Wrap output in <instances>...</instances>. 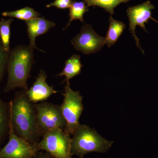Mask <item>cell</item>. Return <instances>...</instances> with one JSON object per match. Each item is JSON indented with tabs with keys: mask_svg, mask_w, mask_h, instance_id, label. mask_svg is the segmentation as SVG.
Returning <instances> with one entry per match:
<instances>
[{
	"mask_svg": "<svg viewBox=\"0 0 158 158\" xmlns=\"http://www.w3.org/2000/svg\"><path fill=\"white\" fill-rule=\"evenodd\" d=\"M9 121L15 133L32 144L39 142L41 136L37 127L35 104L29 99L26 90L19 91L9 103Z\"/></svg>",
	"mask_w": 158,
	"mask_h": 158,
	"instance_id": "6da1fadb",
	"label": "cell"
},
{
	"mask_svg": "<svg viewBox=\"0 0 158 158\" xmlns=\"http://www.w3.org/2000/svg\"><path fill=\"white\" fill-rule=\"evenodd\" d=\"M33 50L29 45H21L9 52L7 64L8 79L4 92L17 88L28 89L27 81L34 63Z\"/></svg>",
	"mask_w": 158,
	"mask_h": 158,
	"instance_id": "7a4b0ae2",
	"label": "cell"
},
{
	"mask_svg": "<svg viewBox=\"0 0 158 158\" xmlns=\"http://www.w3.org/2000/svg\"><path fill=\"white\" fill-rule=\"evenodd\" d=\"M113 144L86 125H81L71 138V153L80 158L92 152H106Z\"/></svg>",
	"mask_w": 158,
	"mask_h": 158,
	"instance_id": "3957f363",
	"label": "cell"
},
{
	"mask_svg": "<svg viewBox=\"0 0 158 158\" xmlns=\"http://www.w3.org/2000/svg\"><path fill=\"white\" fill-rule=\"evenodd\" d=\"M37 142L38 151H45L54 158H72L71 138L65 130L59 128L48 131Z\"/></svg>",
	"mask_w": 158,
	"mask_h": 158,
	"instance_id": "277c9868",
	"label": "cell"
},
{
	"mask_svg": "<svg viewBox=\"0 0 158 158\" xmlns=\"http://www.w3.org/2000/svg\"><path fill=\"white\" fill-rule=\"evenodd\" d=\"M63 102L60 106L61 112L66 122L65 131L70 135H73L78 128L79 119L84 110L83 97L78 91L70 88L69 81L66 82Z\"/></svg>",
	"mask_w": 158,
	"mask_h": 158,
	"instance_id": "5b68a950",
	"label": "cell"
},
{
	"mask_svg": "<svg viewBox=\"0 0 158 158\" xmlns=\"http://www.w3.org/2000/svg\"><path fill=\"white\" fill-rule=\"evenodd\" d=\"M37 127L40 135L49 130L59 128L65 130L66 122L59 105L43 102L35 104Z\"/></svg>",
	"mask_w": 158,
	"mask_h": 158,
	"instance_id": "8992f818",
	"label": "cell"
},
{
	"mask_svg": "<svg viewBox=\"0 0 158 158\" xmlns=\"http://www.w3.org/2000/svg\"><path fill=\"white\" fill-rule=\"evenodd\" d=\"M9 131V141L0 150V158H33L37 154V143L32 144L18 136L10 121Z\"/></svg>",
	"mask_w": 158,
	"mask_h": 158,
	"instance_id": "52a82bcc",
	"label": "cell"
},
{
	"mask_svg": "<svg viewBox=\"0 0 158 158\" xmlns=\"http://www.w3.org/2000/svg\"><path fill=\"white\" fill-rule=\"evenodd\" d=\"M71 43L77 50L89 55L100 50L106 44V38L97 34L90 25L85 24Z\"/></svg>",
	"mask_w": 158,
	"mask_h": 158,
	"instance_id": "ba28073f",
	"label": "cell"
},
{
	"mask_svg": "<svg viewBox=\"0 0 158 158\" xmlns=\"http://www.w3.org/2000/svg\"><path fill=\"white\" fill-rule=\"evenodd\" d=\"M155 8V6L150 1H148L138 6L129 7L127 10L129 20V31L135 40L137 47L141 49L143 54H144V51L141 48L139 44V40L135 34L136 27L139 26L145 32L148 33L145 27V24H148L149 19L153 20L158 23V21L152 17V11Z\"/></svg>",
	"mask_w": 158,
	"mask_h": 158,
	"instance_id": "9c48e42d",
	"label": "cell"
},
{
	"mask_svg": "<svg viewBox=\"0 0 158 158\" xmlns=\"http://www.w3.org/2000/svg\"><path fill=\"white\" fill-rule=\"evenodd\" d=\"M47 78L45 72L41 70L38 76L30 89L26 90V94L33 103L46 100L52 94L58 93L52 86H50L46 82Z\"/></svg>",
	"mask_w": 158,
	"mask_h": 158,
	"instance_id": "30bf717a",
	"label": "cell"
},
{
	"mask_svg": "<svg viewBox=\"0 0 158 158\" xmlns=\"http://www.w3.org/2000/svg\"><path fill=\"white\" fill-rule=\"evenodd\" d=\"M25 22L30 40L29 46L33 49H37L43 52L36 47L35 44L36 38L47 33L51 29L56 26V24L53 22L48 20L44 17L37 18Z\"/></svg>",
	"mask_w": 158,
	"mask_h": 158,
	"instance_id": "8fae6325",
	"label": "cell"
},
{
	"mask_svg": "<svg viewBox=\"0 0 158 158\" xmlns=\"http://www.w3.org/2000/svg\"><path fill=\"white\" fill-rule=\"evenodd\" d=\"M81 59V56L79 55H73L65 61V67L63 70L56 76L65 77L63 83H66L74 77L80 75L83 67Z\"/></svg>",
	"mask_w": 158,
	"mask_h": 158,
	"instance_id": "7c38bea8",
	"label": "cell"
},
{
	"mask_svg": "<svg viewBox=\"0 0 158 158\" xmlns=\"http://www.w3.org/2000/svg\"><path fill=\"white\" fill-rule=\"evenodd\" d=\"M109 29L106 38V44L108 47L114 45L126 28L124 23L116 20L110 16L109 19Z\"/></svg>",
	"mask_w": 158,
	"mask_h": 158,
	"instance_id": "4fadbf2b",
	"label": "cell"
},
{
	"mask_svg": "<svg viewBox=\"0 0 158 158\" xmlns=\"http://www.w3.org/2000/svg\"><path fill=\"white\" fill-rule=\"evenodd\" d=\"M88 6H86V3L84 1L77 2L73 1L71 6L69 8V21L65 29L68 28L70 26L71 23L74 20L78 19L82 23H84V15L85 13L89 11ZM64 29V30H65Z\"/></svg>",
	"mask_w": 158,
	"mask_h": 158,
	"instance_id": "5bb4252c",
	"label": "cell"
},
{
	"mask_svg": "<svg viewBox=\"0 0 158 158\" xmlns=\"http://www.w3.org/2000/svg\"><path fill=\"white\" fill-rule=\"evenodd\" d=\"M2 15L5 17L15 18L25 21L37 18L40 16V13L35 11L33 8L29 7H26L14 11H5L3 12Z\"/></svg>",
	"mask_w": 158,
	"mask_h": 158,
	"instance_id": "9a60e30c",
	"label": "cell"
},
{
	"mask_svg": "<svg viewBox=\"0 0 158 158\" xmlns=\"http://www.w3.org/2000/svg\"><path fill=\"white\" fill-rule=\"evenodd\" d=\"M130 0H84L88 7H100L109 12L111 15L114 14V9L121 3H126Z\"/></svg>",
	"mask_w": 158,
	"mask_h": 158,
	"instance_id": "2e32d148",
	"label": "cell"
},
{
	"mask_svg": "<svg viewBox=\"0 0 158 158\" xmlns=\"http://www.w3.org/2000/svg\"><path fill=\"white\" fill-rule=\"evenodd\" d=\"M9 113L6 104L0 97V146L5 136L9 131Z\"/></svg>",
	"mask_w": 158,
	"mask_h": 158,
	"instance_id": "e0dca14e",
	"label": "cell"
},
{
	"mask_svg": "<svg viewBox=\"0 0 158 158\" xmlns=\"http://www.w3.org/2000/svg\"><path fill=\"white\" fill-rule=\"evenodd\" d=\"M13 21L12 18L8 19H2L0 21V36L4 49L10 52V40L11 36L10 26Z\"/></svg>",
	"mask_w": 158,
	"mask_h": 158,
	"instance_id": "ac0fdd59",
	"label": "cell"
},
{
	"mask_svg": "<svg viewBox=\"0 0 158 158\" xmlns=\"http://www.w3.org/2000/svg\"><path fill=\"white\" fill-rule=\"evenodd\" d=\"M9 52H6L0 41V82L2 79L6 65L7 64Z\"/></svg>",
	"mask_w": 158,
	"mask_h": 158,
	"instance_id": "d6986e66",
	"label": "cell"
},
{
	"mask_svg": "<svg viewBox=\"0 0 158 158\" xmlns=\"http://www.w3.org/2000/svg\"><path fill=\"white\" fill-rule=\"evenodd\" d=\"M73 1L72 0H55L47 5V8L55 7L58 9H64L69 8L71 6Z\"/></svg>",
	"mask_w": 158,
	"mask_h": 158,
	"instance_id": "ffe728a7",
	"label": "cell"
},
{
	"mask_svg": "<svg viewBox=\"0 0 158 158\" xmlns=\"http://www.w3.org/2000/svg\"><path fill=\"white\" fill-rule=\"evenodd\" d=\"M33 158H54L51 155L48 153L46 152H39L37 153Z\"/></svg>",
	"mask_w": 158,
	"mask_h": 158,
	"instance_id": "44dd1931",
	"label": "cell"
}]
</instances>
